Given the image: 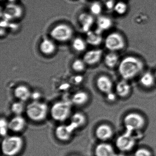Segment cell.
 Returning <instances> with one entry per match:
<instances>
[{
	"label": "cell",
	"instance_id": "1",
	"mask_svg": "<svg viewBox=\"0 0 156 156\" xmlns=\"http://www.w3.org/2000/svg\"><path fill=\"white\" fill-rule=\"evenodd\" d=\"M143 68V63L134 56H127L123 59L119 66V72L125 80L131 79L136 76Z\"/></svg>",
	"mask_w": 156,
	"mask_h": 156
},
{
	"label": "cell",
	"instance_id": "2",
	"mask_svg": "<svg viewBox=\"0 0 156 156\" xmlns=\"http://www.w3.org/2000/svg\"><path fill=\"white\" fill-rule=\"evenodd\" d=\"M23 140L20 136H6L2 142V151L6 156H15L18 155L23 147Z\"/></svg>",
	"mask_w": 156,
	"mask_h": 156
},
{
	"label": "cell",
	"instance_id": "3",
	"mask_svg": "<svg viewBox=\"0 0 156 156\" xmlns=\"http://www.w3.org/2000/svg\"><path fill=\"white\" fill-rule=\"evenodd\" d=\"M25 111L28 118L32 121L41 122L47 117L49 109L45 103L34 101L26 106Z\"/></svg>",
	"mask_w": 156,
	"mask_h": 156
},
{
	"label": "cell",
	"instance_id": "4",
	"mask_svg": "<svg viewBox=\"0 0 156 156\" xmlns=\"http://www.w3.org/2000/svg\"><path fill=\"white\" fill-rule=\"evenodd\" d=\"M72 102L63 100L55 103L51 108L50 112L54 120L63 122L69 118L72 111Z\"/></svg>",
	"mask_w": 156,
	"mask_h": 156
},
{
	"label": "cell",
	"instance_id": "5",
	"mask_svg": "<svg viewBox=\"0 0 156 156\" xmlns=\"http://www.w3.org/2000/svg\"><path fill=\"white\" fill-rule=\"evenodd\" d=\"M145 118L138 113L131 112L127 114L123 119L126 131L133 133L141 130L146 125Z\"/></svg>",
	"mask_w": 156,
	"mask_h": 156
},
{
	"label": "cell",
	"instance_id": "6",
	"mask_svg": "<svg viewBox=\"0 0 156 156\" xmlns=\"http://www.w3.org/2000/svg\"><path fill=\"white\" fill-rule=\"evenodd\" d=\"M73 30L71 26L65 23L55 25L50 32V35L54 40L61 42L70 41L73 36Z\"/></svg>",
	"mask_w": 156,
	"mask_h": 156
},
{
	"label": "cell",
	"instance_id": "7",
	"mask_svg": "<svg viewBox=\"0 0 156 156\" xmlns=\"http://www.w3.org/2000/svg\"><path fill=\"white\" fill-rule=\"evenodd\" d=\"M136 144V138L133 133L127 131L120 135L115 142L118 149L122 152L130 151L135 147Z\"/></svg>",
	"mask_w": 156,
	"mask_h": 156
},
{
	"label": "cell",
	"instance_id": "8",
	"mask_svg": "<svg viewBox=\"0 0 156 156\" xmlns=\"http://www.w3.org/2000/svg\"><path fill=\"white\" fill-rule=\"evenodd\" d=\"M105 43L106 48L111 51L122 50L125 46L124 38L117 33L109 34L106 38Z\"/></svg>",
	"mask_w": 156,
	"mask_h": 156
},
{
	"label": "cell",
	"instance_id": "9",
	"mask_svg": "<svg viewBox=\"0 0 156 156\" xmlns=\"http://www.w3.org/2000/svg\"><path fill=\"white\" fill-rule=\"evenodd\" d=\"M76 129V128L71 123L66 125H60L55 129V136L61 141H68L72 137Z\"/></svg>",
	"mask_w": 156,
	"mask_h": 156
},
{
	"label": "cell",
	"instance_id": "10",
	"mask_svg": "<svg viewBox=\"0 0 156 156\" xmlns=\"http://www.w3.org/2000/svg\"><path fill=\"white\" fill-rule=\"evenodd\" d=\"M95 136L102 142L110 139L114 135V131L111 126L106 124L99 125L96 129Z\"/></svg>",
	"mask_w": 156,
	"mask_h": 156
},
{
	"label": "cell",
	"instance_id": "11",
	"mask_svg": "<svg viewBox=\"0 0 156 156\" xmlns=\"http://www.w3.org/2000/svg\"><path fill=\"white\" fill-rule=\"evenodd\" d=\"M103 52L101 49L90 50L85 54L83 60L86 65H94L99 62L102 58Z\"/></svg>",
	"mask_w": 156,
	"mask_h": 156
},
{
	"label": "cell",
	"instance_id": "12",
	"mask_svg": "<svg viewBox=\"0 0 156 156\" xmlns=\"http://www.w3.org/2000/svg\"><path fill=\"white\" fill-rule=\"evenodd\" d=\"M94 153L95 156H116L113 146L105 142H101L96 146Z\"/></svg>",
	"mask_w": 156,
	"mask_h": 156
},
{
	"label": "cell",
	"instance_id": "13",
	"mask_svg": "<svg viewBox=\"0 0 156 156\" xmlns=\"http://www.w3.org/2000/svg\"><path fill=\"white\" fill-rule=\"evenodd\" d=\"M26 121L21 115H15L9 121V128L14 132H20L25 128Z\"/></svg>",
	"mask_w": 156,
	"mask_h": 156
},
{
	"label": "cell",
	"instance_id": "14",
	"mask_svg": "<svg viewBox=\"0 0 156 156\" xmlns=\"http://www.w3.org/2000/svg\"><path fill=\"white\" fill-rule=\"evenodd\" d=\"M23 14L21 8L18 5L10 4L7 5L4 12V16L6 20L20 18Z\"/></svg>",
	"mask_w": 156,
	"mask_h": 156
},
{
	"label": "cell",
	"instance_id": "15",
	"mask_svg": "<svg viewBox=\"0 0 156 156\" xmlns=\"http://www.w3.org/2000/svg\"><path fill=\"white\" fill-rule=\"evenodd\" d=\"M96 86L100 92L106 94L112 92L113 87L112 81L106 76H100L97 78Z\"/></svg>",
	"mask_w": 156,
	"mask_h": 156
},
{
	"label": "cell",
	"instance_id": "16",
	"mask_svg": "<svg viewBox=\"0 0 156 156\" xmlns=\"http://www.w3.org/2000/svg\"><path fill=\"white\" fill-rule=\"evenodd\" d=\"M78 20L83 31L86 33L90 30L94 22V17L92 15L85 12L79 15Z\"/></svg>",
	"mask_w": 156,
	"mask_h": 156
},
{
	"label": "cell",
	"instance_id": "17",
	"mask_svg": "<svg viewBox=\"0 0 156 156\" xmlns=\"http://www.w3.org/2000/svg\"><path fill=\"white\" fill-rule=\"evenodd\" d=\"M14 96L19 101L25 102L31 96V93L29 87L23 85L18 86L14 89Z\"/></svg>",
	"mask_w": 156,
	"mask_h": 156
},
{
	"label": "cell",
	"instance_id": "18",
	"mask_svg": "<svg viewBox=\"0 0 156 156\" xmlns=\"http://www.w3.org/2000/svg\"><path fill=\"white\" fill-rule=\"evenodd\" d=\"M40 51L45 55H51L53 54L56 50L55 43L48 39H44L40 45Z\"/></svg>",
	"mask_w": 156,
	"mask_h": 156
},
{
	"label": "cell",
	"instance_id": "19",
	"mask_svg": "<svg viewBox=\"0 0 156 156\" xmlns=\"http://www.w3.org/2000/svg\"><path fill=\"white\" fill-rule=\"evenodd\" d=\"M89 96L85 91H79L73 95L72 103L77 106L84 105L89 101Z\"/></svg>",
	"mask_w": 156,
	"mask_h": 156
},
{
	"label": "cell",
	"instance_id": "20",
	"mask_svg": "<svg viewBox=\"0 0 156 156\" xmlns=\"http://www.w3.org/2000/svg\"><path fill=\"white\" fill-rule=\"evenodd\" d=\"M86 42L90 45L98 46L101 44L103 39L101 34L96 30L94 32L90 30L87 33Z\"/></svg>",
	"mask_w": 156,
	"mask_h": 156
},
{
	"label": "cell",
	"instance_id": "21",
	"mask_svg": "<svg viewBox=\"0 0 156 156\" xmlns=\"http://www.w3.org/2000/svg\"><path fill=\"white\" fill-rule=\"evenodd\" d=\"M98 28L96 30L100 33L102 32L108 30L111 28L112 22L111 19L106 16H100L98 18L97 20Z\"/></svg>",
	"mask_w": 156,
	"mask_h": 156
},
{
	"label": "cell",
	"instance_id": "22",
	"mask_svg": "<svg viewBox=\"0 0 156 156\" xmlns=\"http://www.w3.org/2000/svg\"><path fill=\"white\" fill-rule=\"evenodd\" d=\"M130 92V85L126 81L122 80L118 83L116 87V92L118 96L123 98L126 97Z\"/></svg>",
	"mask_w": 156,
	"mask_h": 156
},
{
	"label": "cell",
	"instance_id": "23",
	"mask_svg": "<svg viewBox=\"0 0 156 156\" xmlns=\"http://www.w3.org/2000/svg\"><path fill=\"white\" fill-rule=\"evenodd\" d=\"M87 118L81 112H76L71 116V122L76 129L83 126L86 123Z\"/></svg>",
	"mask_w": 156,
	"mask_h": 156
},
{
	"label": "cell",
	"instance_id": "24",
	"mask_svg": "<svg viewBox=\"0 0 156 156\" xmlns=\"http://www.w3.org/2000/svg\"><path fill=\"white\" fill-rule=\"evenodd\" d=\"M140 83L145 87H151L154 83V77L153 75L148 72L145 73L140 77Z\"/></svg>",
	"mask_w": 156,
	"mask_h": 156
},
{
	"label": "cell",
	"instance_id": "25",
	"mask_svg": "<svg viewBox=\"0 0 156 156\" xmlns=\"http://www.w3.org/2000/svg\"><path fill=\"white\" fill-rule=\"evenodd\" d=\"M72 47L76 51L82 52L86 49V43L82 38L77 37L73 41Z\"/></svg>",
	"mask_w": 156,
	"mask_h": 156
},
{
	"label": "cell",
	"instance_id": "26",
	"mask_svg": "<svg viewBox=\"0 0 156 156\" xmlns=\"http://www.w3.org/2000/svg\"><path fill=\"white\" fill-rule=\"evenodd\" d=\"M119 57L114 53L108 54L105 58V62L106 65L109 68L115 67L118 62Z\"/></svg>",
	"mask_w": 156,
	"mask_h": 156
},
{
	"label": "cell",
	"instance_id": "27",
	"mask_svg": "<svg viewBox=\"0 0 156 156\" xmlns=\"http://www.w3.org/2000/svg\"><path fill=\"white\" fill-rule=\"evenodd\" d=\"M26 107L24 105L23 102L19 101L14 102L11 106V110L15 115H20L26 110Z\"/></svg>",
	"mask_w": 156,
	"mask_h": 156
},
{
	"label": "cell",
	"instance_id": "28",
	"mask_svg": "<svg viewBox=\"0 0 156 156\" xmlns=\"http://www.w3.org/2000/svg\"><path fill=\"white\" fill-rule=\"evenodd\" d=\"M86 64L83 60L76 59L72 63V67L74 72L76 73H81L84 71L86 68Z\"/></svg>",
	"mask_w": 156,
	"mask_h": 156
},
{
	"label": "cell",
	"instance_id": "29",
	"mask_svg": "<svg viewBox=\"0 0 156 156\" xmlns=\"http://www.w3.org/2000/svg\"><path fill=\"white\" fill-rule=\"evenodd\" d=\"M9 129V121L4 118H2L0 119V133L2 136H6Z\"/></svg>",
	"mask_w": 156,
	"mask_h": 156
},
{
	"label": "cell",
	"instance_id": "30",
	"mask_svg": "<svg viewBox=\"0 0 156 156\" xmlns=\"http://www.w3.org/2000/svg\"><path fill=\"white\" fill-rule=\"evenodd\" d=\"M114 9L118 14L119 15H123L126 12V5L123 2H118L115 5L114 7Z\"/></svg>",
	"mask_w": 156,
	"mask_h": 156
},
{
	"label": "cell",
	"instance_id": "31",
	"mask_svg": "<svg viewBox=\"0 0 156 156\" xmlns=\"http://www.w3.org/2000/svg\"><path fill=\"white\" fill-rule=\"evenodd\" d=\"M90 10L91 13L94 15H98L102 12V7L99 2H95L90 6Z\"/></svg>",
	"mask_w": 156,
	"mask_h": 156
},
{
	"label": "cell",
	"instance_id": "32",
	"mask_svg": "<svg viewBox=\"0 0 156 156\" xmlns=\"http://www.w3.org/2000/svg\"><path fill=\"white\" fill-rule=\"evenodd\" d=\"M134 156H152L151 152L145 148H140L135 151Z\"/></svg>",
	"mask_w": 156,
	"mask_h": 156
},
{
	"label": "cell",
	"instance_id": "33",
	"mask_svg": "<svg viewBox=\"0 0 156 156\" xmlns=\"http://www.w3.org/2000/svg\"><path fill=\"white\" fill-rule=\"evenodd\" d=\"M105 4L106 7L108 9H112L113 8H114L115 5H114V1L113 0H110V1H108L106 2H105Z\"/></svg>",
	"mask_w": 156,
	"mask_h": 156
},
{
	"label": "cell",
	"instance_id": "34",
	"mask_svg": "<svg viewBox=\"0 0 156 156\" xmlns=\"http://www.w3.org/2000/svg\"><path fill=\"white\" fill-rule=\"evenodd\" d=\"M107 98L109 101H115L116 98V95L112 92L107 94Z\"/></svg>",
	"mask_w": 156,
	"mask_h": 156
},
{
	"label": "cell",
	"instance_id": "35",
	"mask_svg": "<svg viewBox=\"0 0 156 156\" xmlns=\"http://www.w3.org/2000/svg\"><path fill=\"white\" fill-rule=\"evenodd\" d=\"M32 96H33V98L34 99V101H38V98L40 97L41 96V95L39 93H37V92H36V93H34L33 95H31Z\"/></svg>",
	"mask_w": 156,
	"mask_h": 156
},
{
	"label": "cell",
	"instance_id": "36",
	"mask_svg": "<svg viewBox=\"0 0 156 156\" xmlns=\"http://www.w3.org/2000/svg\"><path fill=\"white\" fill-rule=\"evenodd\" d=\"M8 1L11 2H13L15 1V0H8Z\"/></svg>",
	"mask_w": 156,
	"mask_h": 156
},
{
	"label": "cell",
	"instance_id": "37",
	"mask_svg": "<svg viewBox=\"0 0 156 156\" xmlns=\"http://www.w3.org/2000/svg\"><path fill=\"white\" fill-rule=\"evenodd\" d=\"M104 2H105H105H106L108 1H110V0H103Z\"/></svg>",
	"mask_w": 156,
	"mask_h": 156
},
{
	"label": "cell",
	"instance_id": "38",
	"mask_svg": "<svg viewBox=\"0 0 156 156\" xmlns=\"http://www.w3.org/2000/svg\"><path fill=\"white\" fill-rule=\"evenodd\" d=\"M155 77H156V71H155Z\"/></svg>",
	"mask_w": 156,
	"mask_h": 156
}]
</instances>
